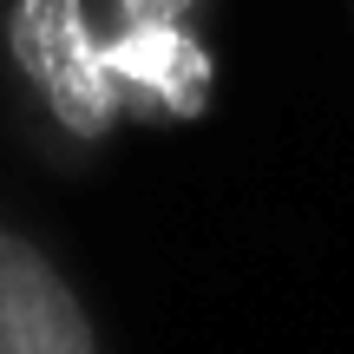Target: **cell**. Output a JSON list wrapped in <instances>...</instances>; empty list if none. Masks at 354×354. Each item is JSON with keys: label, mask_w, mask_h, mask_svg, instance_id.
<instances>
[{"label": "cell", "mask_w": 354, "mask_h": 354, "mask_svg": "<svg viewBox=\"0 0 354 354\" xmlns=\"http://www.w3.org/2000/svg\"><path fill=\"white\" fill-rule=\"evenodd\" d=\"M7 66L46 125L73 145H105L125 125L112 59H105V13L99 0H7L0 13Z\"/></svg>", "instance_id": "1"}, {"label": "cell", "mask_w": 354, "mask_h": 354, "mask_svg": "<svg viewBox=\"0 0 354 354\" xmlns=\"http://www.w3.org/2000/svg\"><path fill=\"white\" fill-rule=\"evenodd\" d=\"M125 125H190L216 99V59L197 20H105Z\"/></svg>", "instance_id": "2"}, {"label": "cell", "mask_w": 354, "mask_h": 354, "mask_svg": "<svg viewBox=\"0 0 354 354\" xmlns=\"http://www.w3.org/2000/svg\"><path fill=\"white\" fill-rule=\"evenodd\" d=\"M0 354H105L66 269L7 223H0Z\"/></svg>", "instance_id": "3"}, {"label": "cell", "mask_w": 354, "mask_h": 354, "mask_svg": "<svg viewBox=\"0 0 354 354\" xmlns=\"http://www.w3.org/2000/svg\"><path fill=\"white\" fill-rule=\"evenodd\" d=\"M105 20H197L203 0H99Z\"/></svg>", "instance_id": "4"}]
</instances>
